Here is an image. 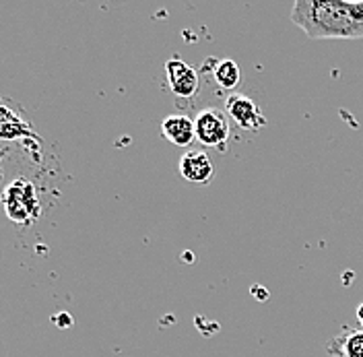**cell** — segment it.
I'll use <instances>...</instances> for the list:
<instances>
[{
  "label": "cell",
  "mask_w": 363,
  "mask_h": 357,
  "mask_svg": "<svg viewBox=\"0 0 363 357\" xmlns=\"http://www.w3.org/2000/svg\"><path fill=\"white\" fill-rule=\"evenodd\" d=\"M291 21L312 40H362L363 0H297Z\"/></svg>",
  "instance_id": "1"
},
{
  "label": "cell",
  "mask_w": 363,
  "mask_h": 357,
  "mask_svg": "<svg viewBox=\"0 0 363 357\" xmlns=\"http://www.w3.org/2000/svg\"><path fill=\"white\" fill-rule=\"evenodd\" d=\"M194 131H196V141L203 147L225 151V145L231 134L229 116L219 108H204L194 118Z\"/></svg>",
  "instance_id": "2"
},
{
  "label": "cell",
  "mask_w": 363,
  "mask_h": 357,
  "mask_svg": "<svg viewBox=\"0 0 363 357\" xmlns=\"http://www.w3.org/2000/svg\"><path fill=\"white\" fill-rule=\"evenodd\" d=\"M4 209L13 221L27 224V221L35 219L38 209H40L35 188L27 180H15L4 190Z\"/></svg>",
  "instance_id": "3"
},
{
  "label": "cell",
  "mask_w": 363,
  "mask_h": 357,
  "mask_svg": "<svg viewBox=\"0 0 363 357\" xmlns=\"http://www.w3.org/2000/svg\"><path fill=\"white\" fill-rule=\"evenodd\" d=\"M225 112L246 133H258L260 128L267 126L264 114L250 99L248 95L231 93L225 101Z\"/></svg>",
  "instance_id": "4"
},
{
  "label": "cell",
  "mask_w": 363,
  "mask_h": 357,
  "mask_svg": "<svg viewBox=\"0 0 363 357\" xmlns=\"http://www.w3.org/2000/svg\"><path fill=\"white\" fill-rule=\"evenodd\" d=\"M165 77L172 93L180 99H192L201 89V77L196 68L180 58H169L165 62Z\"/></svg>",
  "instance_id": "5"
},
{
  "label": "cell",
  "mask_w": 363,
  "mask_h": 357,
  "mask_svg": "<svg viewBox=\"0 0 363 357\" xmlns=\"http://www.w3.org/2000/svg\"><path fill=\"white\" fill-rule=\"evenodd\" d=\"M180 176L190 184L206 186L215 176V163L204 151H188L180 159Z\"/></svg>",
  "instance_id": "6"
},
{
  "label": "cell",
  "mask_w": 363,
  "mask_h": 357,
  "mask_svg": "<svg viewBox=\"0 0 363 357\" xmlns=\"http://www.w3.org/2000/svg\"><path fill=\"white\" fill-rule=\"evenodd\" d=\"M161 136L176 147H190L196 141L194 120L184 114H169L161 122Z\"/></svg>",
  "instance_id": "7"
},
{
  "label": "cell",
  "mask_w": 363,
  "mask_h": 357,
  "mask_svg": "<svg viewBox=\"0 0 363 357\" xmlns=\"http://www.w3.org/2000/svg\"><path fill=\"white\" fill-rule=\"evenodd\" d=\"M326 351L333 357H363V329L345 326L339 335L328 341Z\"/></svg>",
  "instance_id": "8"
},
{
  "label": "cell",
  "mask_w": 363,
  "mask_h": 357,
  "mask_svg": "<svg viewBox=\"0 0 363 357\" xmlns=\"http://www.w3.org/2000/svg\"><path fill=\"white\" fill-rule=\"evenodd\" d=\"M213 77H215V81H217V85H219L221 89L233 91L240 85L242 72H240V67H238L235 60L225 58V60H215Z\"/></svg>",
  "instance_id": "9"
},
{
  "label": "cell",
  "mask_w": 363,
  "mask_h": 357,
  "mask_svg": "<svg viewBox=\"0 0 363 357\" xmlns=\"http://www.w3.org/2000/svg\"><path fill=\"white\" fill-rule=\"evenodd\" d=\"M357 322H359V329H363V304L357 306Z\"/></svg>",
  "instance_id": "10"
}]
</instances>
